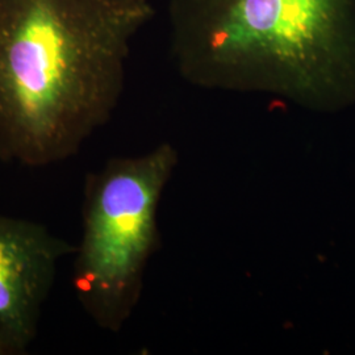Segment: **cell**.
<instances>
[{
    "label": "cell",
    "instance_id": "6da1fadb",
    "mask_svg": "<svg viewBox=\"0 0 355 355\" xmlns=\"http://www.w3.org/2000/svg\"><path fill=\"white\" fill-rule=\"evenodd\" d=\"M153 12L136 0H0V161L76 155L114 114Z\"/></svg>",
    "mask_w": 355,
    "mask_h": 355
},
{
    "label": "cell",
    "instance_id": "7a4b0ae2",
    "mask_svg": "<svg viewBox=\"0 0 355 355\" xmlns=\"http://www.w3.org/2000/svg\"><path fill=\"white\" fill-rule=\"evenodd\" d=\"M167 11L192 86L313 112L355 103V0H167Z\"/></svg>",
    "mask_w": 355,
    "mask_h": 355
},
{
    "label": "cell",
    "instance_id": "3957f363",
    "mask_svg": "<svg viewBox=\"0 0 355 355\" xmlns=\"http://www.w3.org/2000/svg\"><path fill=\"white\" fill-rule=\"evenodd\" d=\"M178 164L177 149L162 142L141 155L111 158L85 180L71 282L101 329L120 331L140 303L146 268L161 248L159 204Z\"/></svg>",
    "mask_w": 355,
    "mask_h": 355
},
{
    "label": "cell",
    "instance_id": "277c9868",
    "mask_svg": "<svg viewBox=\"0 0 355 355\" xmlns=\"http://www.w3.org/2000/svg\"><path fill=\"white\" fill-rule=\"evenodd\" d=\"M76 250L40 223L0 215V355L35 343L58 265Z\"/></svg>",
    "mask_w": 355,
    "mask_h": 355
},
{
    "label": "cell",
    "instance_id": "5b68a950",
    "mask_svg": "<svg viewBox=\"0 0 355 355\" xmlns=\"http://www.w3.org/2000/svg\"><path fill=\"white\" fill-rule=\"evenodd\" d=\"M136 1H142V3H146V1H149V0H136Z\"/></svg>",
    "mask_w": 355,
    "mask_h": 355
}]
</instances>
